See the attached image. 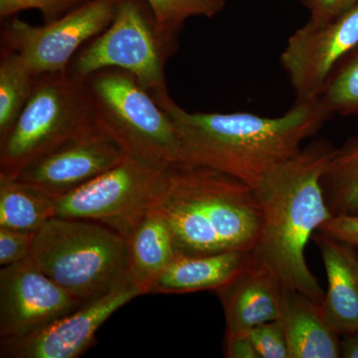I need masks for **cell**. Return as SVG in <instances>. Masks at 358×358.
I'll use <instances>...</instances> for the list:
<instances>
[{
	"instance_id": "obj_1",
	"label": "cell",
	"mask_w": 358,
	"mask_h": 358,
	"mask_svg": "<svg viewBox=\"0 0 358 358\" xmlns=\"http://www.w3.org/2000/svg\"><path fill=\"white\" fill-rule=\"evenodd\" d=\"M152 96L171 117L182 164L216 169L256 189L268 173L303 148L333 115L320 99L294 102L280 117L253 113L188 112L169 91Z\"/></svg>"
},
{
	"instance_id": "obj_2",
	"label": "cell",
	"mask_w": 358,
	"mask_h": 358,
	"mask_svg": "<svg viewBox=\"0 0 358 358\" xmlns=\"http://www.w3.org/2000/svg\"><path fill=\"white\" fill-rule=\"evenodd\" d=\"M334 150L326 140L310 141L254 189L262 211L254 258L285 288L296 289L320 303L324 294L308 268L305 251L310 238L333 217L322 179Z\"/></svg>"
},
{
	"instance_id": "obj_3",
	"label": "cell",
	"mask_w": 358,
	"mask_h": 358,
	"mask_svg": "<svg viewBox=\"0 0 358 358\" xmlns=\"http://www.w3.org/2000/svg\"><path fill=\"white\" fill-rule=\"evenodd\" d=\"M155 211L171 228L178 256L253 251L262 211L253 188L209 167L166 169Z\"/></svg>"
},
{
	"instance_id": "obj_4",
	"label": "cell",
	"mask_w": 358,
	"mask_h": 358,
	"mask_svg": "<svg viewBox=\"0 0 358 358\" xmlns=\"http://www.w3.org/2000/svg\"><path fill=\"white\" fill-rule=\"evenodd\" d=\"M30 258L82 303L133 282L129 240L93 221L50 219L35 235Z\"/></svg>"
},
{
	"instance_id": "obj_5",
	"label": "cell",
	"mask_w": 358,
	"mask_h": 358,
	"mask_svg": "<svg viewBox=\"0 0 358 358\" xmlns=\"http://www.w3.org/2000/svg\"><path fill=\"white\" fill-rule=\"evenodd\" d=\"M96 124L128 157L160 171L182 164L173 121L127 71L106 68L84 81Z\"/></svg>"
},
{
	"instance_id": "obj_6",
	"label": "cell",
	"mask_w": 358,
	"mask_h": 358,
	"mask_svg": "<svg viewBox=\"0 0 358 358\" xmlns=\"http://www.w3.org/2000/svg\"><path fill=\"white\" fill-rule=\"evenodd\" d=\"M98 128L84 82L68 72L40 75L17 121L0 140V174L15 178L33 160Z\"/></svg>"
},
{
	"instance_id": "obj_7",
	"label": "cell",
	"mask_w": 358,
	"mask_h": 358,
	"mask_svg": "<svg viewBox=\"0 0 358 358\" xmlns=\"http://www.w3.org/2000/svg\"><path fill=\"white\" fill-rule=\"evenodd\" d=\"M178 36L160 27L152 10L136 0H120L107 29L80 49L67 72L84 82L98 71L117 68L131 73L152 95L169 91L166 63L178 50Z\"/></svg>"
},
{
	"instance_id": "obj_8",
	"label": "cell",
	"mask_w": 358,
	"mask_h": 358,
	"mask_svg": "<svg viewBox=\"0 0 358 358\" xmlns=\"http://www.w3.org/2000/svg\"><path fill=\"white\" fill-rule=\"evenodd\" d=\"M164 173L128 157L76 189L54 197L55 217L100 223L129 240L154 208Z\"/></svg>"
},
{
	"instance_id": "obj_9",
	"label": "cell",
	"mask_w": 358,
	"mask_h": 358,
	"mask_svg": "<svg viewBox=\"0 0 358 358\" xmlns=\"http://www.w3.org/2000/svg\"><path fill=\"white\" fill-rule=\"evenodd\" d=\"M119 2L91 0L41 26L13 18L2 29L1 50L20 55L36 76L67 72L80 49L107 29Z\"/></svg>"
},
{
	"instance_id": "obj_10",
	"label": "cell",
	"mask_w": 358,
	"mask_h": 358,
	"mask_svg": "<svg viewBox=\"0 0 358 358\" xmlns=\"http://www.w3.org/2000/svg\"><path fill=\"white\" fill-rule=\"evenodd\" d=\"M357 45L358 3L334 20H310L296 29L280 59L296 102L320 99L334 68Z\"/></svg>"
},
{
	"instance_id": "obj_11",
	"label": "cell",
	"mask_w": 358,
	"mask_h": 358,
	"mask_svg": "<svg viewBox=\"0 0 358 358\" xmlns=\"http://www.w3.org/2000/svg\"><path fill=\"white\" fill-rule=\"evenodd\" d=\"M85 303L54 282L31 258L0 268V343H10Z\"/></svg>"
},
{
	"instance_id": "obj_12",
	"label": "cell",
	"mask_w": 358,
	"mask_h": 358,
	"mask_svg": "<svg viewBox=\"0 0 358 358\" xmlns=\"http://www.w3.org/2000/svg\"><path fill=\"white\" fill-rule=\"evenodd\" d=\"M143 296L133 282L87 301L74 312L63 315L10 343H0L4 358H76L93 345L103 322L136 296Z\"/></svg>"
},
{
	"instance_id": "obj_13",
	"label": "cell",
	"mask_w": 358,
	"mask_h": 358,
	"mask_svg": "<svg viewBox=\"0 0 358 358\" xmlns=\"http://www.w3.org/2000/svg\"><path fill=\"white\" fill-rule=\"evenodd\" d=\"M127 157L119 143L98 128L33 160L15 178L54 199L76 189Z\"/></svg>"
},
{
	"instance_id": "obj_14",
	"label": "cell",
	"mask_w": 358,
	"mask_h": 358,
	"mask_svg": "<svg viewBox=\"0 0 358 358\" xmlns=\"http://www.w3.org/2000/svg\"><path fill=\"white\" fill-rule=\"evenodd\" d=\"M284 286L253 254L231 281L218 289L226 334L247 333L264 322L279 319Z\"/></svg>"
},
{
	"instance_id": "obj_15",
	"label": "cell",
	"mask_w": 358,
	"mask_h": 358,
	"mask_svg": "<svg viewBox=\"0 0 358 358\" xmlns=\"http://www.w3.org/2000/svg\"><path fill=\"white\" fill-rule=\"evenodd\" d=\"M313 239L327 272L322 312L339 336L358 333L357 248L322 232L315 233Z\"/></svg>"
},
{
	"instance_id": "obj_16",
	"label": "cell",
	"mask_w": 358,
	"mask_h": 358,
	"mask_svg": "<svg viewBox=\"0 0 358 358\" xmlns=\"http://www.w3.org/2000/svg\"><path fill=\"white\" fill-rule=\"evenodd\" d=\"M281 322L289 358L341 357L339 334L327 322L322 303L296 289H282Z\"/></svg>"
},
{
	"instance_id": "obj_17",
	"label": "cell",
	"mask_w": 358,
	"mask_h": 358,
	"mask_svg": "<svg viewBox=\"0 0 358 358\" xmlns=\"http://www.w3.org/2000/svg\"><path fill=\"white\" fill-rule=\"evenodd\" d=\"M252 251L232 250L206 255L176 257L155 281L150 293L218 291L247 265Z\"/></svg>"
},
{
	"instance_id": "obj_18",
	"label": "cell",
	"mask_w": 358,
	"mask_h": 358,
	"mask_svg": "<svg viewBox=\"0 0 358 358\" xmlns=\"http://www.w3.org/2000/svg\"><path fill=\"white\" fill-rule=\"evenodd\" d=\"M131 279L141 294H150L155 281L178 257L173 233L152 209L129 239Z\"/></svg>"
},
{
	"instance_id": "obj_19",
	"label": "cell",
	"mask_w": 358,
	"mask_h": 358,
	"mask_svg": "<svg viewBox=\"0 0 358 358\" xmlns=\"http://www.w3.org/2000/svg\"><path fill=\"white\" fill-rule=\"evenodd\" d=\"M53 217V197L18 179L0 174V228L36 233Z\"/></svg>"
},
{
	"instance_id": "obj_20",
	"label": "cell",
	"mask_w": 358,
	"mask_h": 358,
	"mask_svg": "<svg viewBox=\"0 0 358 358\" xmlns=\"http://www.w3.org/2000/svg\"><path fill=\"white\" fill-rule=\"evenodd\" d=\"M322 185L333 216L358 215V138L336 148Z\"/></svg>"
},
{
	"instance_id": "obj_21",
	"label": "cell",
	"mask_w": 358,
	"mask_h": 358,
	"mask_svg": "<svg viewBox=\"0 0 358 358\" xmlns=\"http://www.w3.org/2000/svg\"><path fill=\"white\" fill-rule=\"evenodd\" d=\"M36 75L20 55L1 50L0 57V140L13 129L31 96Z\"/></svg>"
},
{
	"instance_id": "obj_22",
	"label": "cell",
	"mask_w": 358,
	"mask_h": 358,
	"mask_svg": "<svg viewBox=\"0 0 358 358\" xmlns=\"http://www.w3.org/2000/svg\"><path fill=\"white\" fill-rule=\"evenodd\" d=\"M320 100L333 115L358 117V45L334 68Z\"/></svg>"
},
{
	"instance_id": "obj_23",
	"label": "cell",
	"mask_w": 358,
	"mask_h": 358,
	"mask_svg": "<svg viewBox=\"0 0 358 358\" xmlns=\"http://www.w3.org/2000/svg\"><path fill=\"white\" fill-rule=\"evenodd\" d=\"M160 27L180 33L186 20L213 18L223 10L225 0H145Z\"/></svg>"
},
{
	"instance_id": "obj_24",
	"label": "cell",
	"mask_w": 358,
	"mask_h": 358,
	"mask_svg": "<svg viewBox=\"0 0 358 358\" xmlns=\"http://www.w3.org/2000/svg\"><path fill=\"white\" fill-rule=\"evenodd\" d=\"M247 333L259 358H289L286 334L279 320L264 322Z\"/></svg>"
},
{
	"instance_id": "obj_25",
	"label": "cell",
	"mask_w": 358,
	"mask_h": 358,
	"mask_svg": "<svg viewBox=\"0 0 358 358\" xmlns=\"http://www.w3.org/2000/svg\"><path fill=\"white\" fill-rule=\"evenodd\" d=\"M91 0H0L2 20L27 9H36L43 15L45 22H50L70 13Z\"/></svg>"
},
{
	"instance_id": "obj_26",
	"label": "cell",
	"mask_w": 358,
	"mask_h": 358,
	"mask_svg": "<svg viewBox=\"0 0 358 358\" xmlns=\"http://www.w3.org/2000/svg\"><path fill=\"white\" fill-rule=\"evenodd\" d=\"M36 233L0 228V266L13 265L29 258Z\"/></svg>"
},
{
	"instance_id": "obj_27",
	"label": "cell",
	"mask_w": 358,
	"mask_h": 358,
	"mask_svg": "<svg viewBox=\"0 0 358 358\" xmlns=\"http://www.w3.org/2000/svg\"><path fill=\"white\" fill-rule=\"evenodd\" d=\"M310 13V20L327 21L338 17L341 14L357 6L358 0H299Z\"/></svg>"
},
{
	"instance_id": "obj_28",
	"label": "cell",
	"mask_w": 358,
	"mask_h": 358,
	"mask_svg": "<svg viewBox=\"0 0 358 358\" xmlns=\"http://www.w3.org/2000/svg\"><path fill=\"white\" fill-rule=\"evenodd\" d=\"M317 232L324 233L358 248V215L333 216Z\"/></svg>"
},
{
	"instance_id": "obj_29",
	"label": "cell",
	"mask_w": 358,
	"mask_h": 358,
	"mask_svg": "<svg viewBox=\"0 0 358 358\" xmlns=\"http://www.w3.org/2000/svg\"><path fill=\"white\" fill-rule=\"evenodd\" d=\"M225 350L228 358H259L248 333L226 334Z\"/></svg>"
},
{
	"instance_id": "obj_30",
	"label": "cell",
	"mask_w": 358,
	"mask_h": 358,
	"mask_svg": "<svg viewBox=\"0 0 358 358\" xmlns=\"http://www.w3.org/2000/svg\"><path fill=\"white\" fill-rule=\"evenodd\" d=\"M343 336L341 339V357L358 358V333Z\"/></svg>"
},
{
	"instance_id": "obj_31",
	"label": "cell",
	"mask_w": 358,
	"mask_h": 358,
	"mask_svg": "<svg viewBox=\"0 0 358 358\" xmlns=\"http://www.w3.org/2000/svg\"><path fill=\"white\" fill-rule=\"evenodd\" d=\"M357 251H358V248H357Z\"/></svg>"
}]
</instances>
